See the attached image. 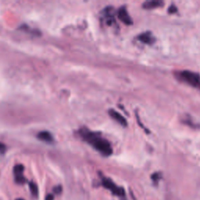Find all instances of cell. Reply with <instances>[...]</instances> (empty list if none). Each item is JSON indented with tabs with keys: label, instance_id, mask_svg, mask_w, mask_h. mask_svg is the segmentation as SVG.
Returning <instances> with one entry per match:
<instances>
[{
	"label": "cell",
	"instance_id": "cell-1",
	"mask_svg": "<svg viewBox=\"0 0 200 200\" xmlns=\"http://www.w3.org/2000/svg\"><path fill=\"white\" fill-rule=\"evenodd\" d=\"M80 135L83 139L92 145L97 151L106 156H109L113 153V148L109 141L102 138L99 133L93 132L86 128L79 131Z\"/></svg>",
	"mask_w": 200,
	"mask_h": 200
},
{
	"label": "cell",
	"instance_id": "cell-3",
	"mask_svg": "<svg viewBox=\"0 0 200 200\" xmlns=\"http://www.w3.org/2000/svg\"><path fill=\"white\" fill-rule=\"evenodd\" d=\"M102 185L105 187L106 188L109 189L110 191H111L114 195H118V196L124 197L125 195L124 188L121 187H118L111 181L110 179L106 178H102Z\"/></svg>",
	"mask_w": 200,
	"mask_h": 200
},
{
	"label": "cell",
	"instance_id": "cell-12",
	"mask_svg": "<svg viewBox=\"0 0 200 200\" xmlns=\"http://www.w3.org/2000/svg\"><path fill=\"white\" fill-rule=\"evenodd\" d=\"M168 12L171 14L175 13L178 12V8L176 7V6H174V4H173V5L170 6L169 9H168Z\"/></svg>",
	"mask_w": 200,
	"mask_h": 200
},
{
	"label": "cell",
	"instance_id": "cell-6",
	"mask_svg": "<svg viewBox=\"0 0 200 200\" xmlns=\"http://www.w3.org/2000/svg\"><path fill=\"white\" fill-rule=\"evenodd\" d=\"M109 115L113 119L115 120L117 122H118L120 124H121L122 126L127 127V125H128V122H127L126 119H125L120 113H118L117 111L114 110L113 109L110 110Z\"/></svg>",
	"mask_w": 200,
	"mask_h": 200
},
{
	"label": "cell",
	"instance_id": "cell-7",
	"mask_svg": "<svg viewBox=\"0 0 200 200\" xmlns=\"http://www.w3.org/2000/svg\"><path fill=\"white\" fill-rule=\"evenodd\" d=\"M138 39L139 41H141V42H143L145 44H148V45H151L155 41V38H154L153 35H152V33L151 32H147L142 33L141 35H140L138 36Z\"/></svg>",
	"mask_w": 200,
	"mask_h": 200
},
{
	"label": "cell",
	"instance_id": "cell-10",
	"mask_svg": "<svg viewBox=\"0 0 200 200\" xmlns=\"http://www.w3.org/2000/svg\"><path fill=\"white\" fill-rule=\"evenodd\" d=\"M24 167L23 165H17L14 167L13 169V172L14 174H15V178H19V177H22L23 176V171H24Z\"/></svg>",
	"mask_w": 200,
	"mask_h": 200
},
{
	"label": "cell",
	"instance_id": "cell-11",
	"mask_svg": "<svg viewBox=\"0 0 200 200\" xmlns=\"http://www.w3.org/2000/svg\"><path fill=\"white\" fill-rule=\"evenodd\" d=\"M29 188L30 190H31V192L33 195L35 197H37L38 195V186L35 185L34 182H30L29 183Z\"/></svg>",
	"mask_w": 200,
	"mask_h": 200
},
{
	"label": "cell",
	"instance_id": "cell-15",
	"mask_svg": "<svg viewBox=\"0 0 200 200\" xmlns=\"http://www.w3.org/2000/svg\"><path fill=\"white\" fill-rule=\"evenodd\" d=\"M6 145L2 142H0V153H4L6 152Z\"/></svg>",
	"mask_w": 200,
	"mask_h": 200
},
{
	"label": "cell",
	"instance_id": "cell-8",
	"mask_svg": "<svg viewBox=\"0 0 200 200\" xmlns=\"http://www.w3.org/2000/svg\"><path fill=\"white\" fill-rule=\"evenodd\" d=\"M163 5V2L162 1H159V0H152V1H146L142 4V7L144 9L146 10H152L158 8V7H161Z\"/></svg>",
	"mask_w": 200,
	"mask_h": 200
},
{
	"label": "cell",
	"instance_id": "cell-16",
	"mask_svg": "<svg viewBox=\"0 0 200 200\" xmlns=\"http://www.w3.org/2000/svg\"><path fill=\"white\" fill-rule=\"evenodd\" d=\"M53 199H54V196L53 195H52V194H49V195H48L46 197H45V200H53Z\"/></svg>",
	"mask_w": 200,
	"mask_h": 200
},
{
	"label": "cell",
	"instance_id": "cell-13",
	"mask_svg": "<svg viewBox=\"0 0 200 200\" xmlns=\"http://www.w3.org/2000/svg\"><path fill=\"white\" fill-rule=\"evenodd\" d=\"M53 191L56 194H60L61 191H62V187L60 186V185L55 187V188H53Z\"/></svg>",
	"mask_w": 200,
	"mask_h": 200
},
{
	"label": "cell",
	"instance_id": "cell-4",
	"mask_svg": "<svg viewBox=\"0 0 200 200\" xmlns=\"http://www.w3.org/2000/svg\"><path fill=\"white\" fill-rule=\"evenodd\" d=\"M117 17L124 24H127V25H131L132 24L133 21L131 20V17L128 14L127 9L124 6L121 7L117 11Z\"/></svg>",
	"mask_w": 200,
	"mask_h": 200
},
{
	"label": "cell",
	"instance_id": "cell-14",
	"mask_svg": "<svg viewBox=\"0 0 200 200\" xmlns=\"http://www.w3.org/2000/svg\"><path fill=\"white\" fill-rule=\"evenodd\" d=\"M152 181H155V182H156L157 181H159V179H160V174H158V173H156V174H152Z\"/></svg>",
	"mask_w": 200,
	"mask_h": 200
},
{
	"label": "cell",
	"instance_id": "cell-5",
	"mask_svg": "<svg viewBox=\"0 0 200 200\" xmlns=\"http://www.w3.org/2000/svg\"><path fill=\"white\" fill-rule=\"evenodd\" d=\"M103 14L106 20L107 24H109V25H111L112 23L115 22V21H114V17H115V15H116V11L115 10H114L113 7L112 6L106 7V8L103 10Z\"/></svg>",
	"mask_w": 200,
	"mask_h": 200
},
{
	"label": "cell",
	"instance_id": "cell-17",
	"mask_svg": "<svg viewBox=\"0 0 200 200\" xmlns=\"http://www.w3.org/2000/svg\"><path fill=\"white\" fill-rule=\"evenodd\" d=\"M17 200H24V199H22V198H17Z\"/></svg>",
	"mask_w": 200,
	"mask_h": 200
},
{
	"label": "cell",
	"instance_id": "cell-2",
	"mask_svg": "<svg viewBox=\"0 0 200 200\" xmlns=\"http://www.w3.org/2000/svg\"><path fill=\"white\" fill-rule=\"evenodd\" d=\"M180 77L185 82L194 87H200V75L191 71H185L181 72Z\"/></svg>",
	"mask_w": 200,
	"mask_h": 200
},
{
	"label": "cell",
	"instance_id": "cell-9",
	"mask_svg": "<svg viewBox=\"0 0 200 200\" xmlns=\"http://www.w3.org/2000/svg\"><path fill=\"white\" fill-rule=\"evenodd\" d=\"M38 139L41 140V141H46V142H51L53 140V137H52V134L49 133L48 131H41L37 135Z\"/></svg>",
	"mask_w": 200,
	"mask_h": 200
}]
</instances>
